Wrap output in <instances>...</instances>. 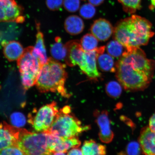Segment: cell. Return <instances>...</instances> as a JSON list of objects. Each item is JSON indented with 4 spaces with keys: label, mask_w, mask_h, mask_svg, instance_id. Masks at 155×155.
Masks as SVG:
<instances>
[{
    "label": "cell",
    "mask_w": 155,
    "mask_h": 155,
    "mask_svg": "<svg viewBox=\"0 0 155 155\" xmlns=\"http://www.w3.org/2000/svg\"><path fill=\"white\" fill-rule=\"evenodd\" d=\"M151 2L152 6L155 8V0H151Z\"/></svg>",
    "instance_id": "836d02e7"
},
{
    "label": "cell",
    "mask_w": 155,
    "mask_h": 155,
    "mask_svg": "<svg viewBox=\"0 0 155 155\" xmlns=\"http://www.w3.org/2000/svg\"><path fill=\"white\" fill-rule=\"evenodd\" d=\"M23 9L15 0H0V22L22 23Z\"/></svg>",
    "instance_id": "ba28073f"
},
{
    "label": "cell",
    "mask_w": 155,
    "mask_h": 155,
    "mask_svg": "<svg viewBox=\"0 0 155 155\" xmlns=\"http://www.w3.org/2000/svg\"><path fill=\"white\" fill-rule=\"evenodd\" d=\"M89 2L94 6L100 5L103 2L104 0H88Z\"/></svg>",
    "instance_id": "d6a6232c"
},
{
    "label": "cell",
    "mask_w": 155,
    "mask_h": 155,
    "mask_svg": "<svg viewBox=\"0 0 155 155\" xmlns=\"http://www.w3.org/2000/svg\"><path fill=\"white\" fill-rule=\"evenodd\" d=\"M2 126L9 130L17 141V146L25 155H51L48 148L46 132L34 133L8 124L3 121Z\"/></svg>",
    "instance_id": "277c9868"
},
{
    "label": "cell",
    "mask_w": 155,
    "mask_h": 155,
    "mask_svg": "<svg viewBox=\"0 0 155 155\" xmlns=\"http://www.w3.org/2000/svg\"><path fill=\"white\" fill-rule=\"evenodd\" d=\"M95 121L99 128V137L102 142L109 143L114 137V134L110 127L108 112L106 110L100 111L96 110L94 112Z\"/></svg>",
    "instance_id": "30bf717a"
},
{
    "label": "cell",
    "mask_w": 155,
    "mask_h": 155,
    "mask_svg": "<svg viewBox=\"0 0 155 155\" xmlns=\"http://www.w3.org/2000/svg\"><path fill=\"white\" fill-rule=\"evenodd\" d=\"M123 6L125 12L133 14L140 9L142 0H118Z\"/></svg>",
    "instance_id": "603a6c76"
},
{
    "label": "cell",
    "mask_w": 155,
    "mask_h": 155,
    "mask_svg": "<svg viewBox=\"0 0 155 155\" xmlns=\"http://www.w3.org/2000/svg\"><path fill=\"white\" fill-rule=\"evenodd\" d=\"M69 106L60 110L51 127L45 132L63 139L78 137L81 133L90 129L89 126H83L80 120L71 114Z\"/></svg>",
    "instance_id": "5b68a950"
},
{
    "label": "cell",
    "mask_w": 155,
    "mask_h": 155,
    "mask_svg": "<svg viewBox=\"0 0 155 155\" xmlns=\"http://www.w3.org/2000/svg\"><path fill=\"white\" fill-rule=\"evenodd\" d=\"M114 37L126 48L147 45L154 35L148 20L133 15L122 20L114 30Z\"/></svg>",
    "instance_id": "7a4b0ae2"
},
{
    "label": "cell",
    "mask_w": 155,
    "mask_h": 155,
    "mask_svg": "<svg viewBox=\"0 0 155 155\" xmlns=\"http://www.w3.org/2000/svg\"><path fill=\"white\" fill-rule=\"evenodd\" d=\"M55 41L52 45L50 51L52 58L58 61H65L67 55V49L65 45L63 44L61 38L57 37Z\"/></svg>",
    "instance_id": "ac0fdd59"
},
{
    "label": "cell",
    "mask_w": 155,
    "mask_h": 155,
    "mask_svg": "<svg viewBox=\"0 0 155 155\" xmlns=\"http://www.w3.org/2000/svg\"><path fill=\"white\" fill-rule=\"evenodd\" d=\"M139 143L145 154L155 155V132L149 127L144 128L141 131Z\"/></svg>",
    "instance_id": "4fadbf2b"
},
{
    "label": "cell",
    "mask_w": 155,
    "mask_h": 155,
    "mask_svg": "<svg viewBox=\"0 0 155 155\" xmlns=\"http://www.w3.org/2000/svg\"><path fill=\"white\" fill-rule=\"evenodd\" d=\"M97 64L101 70L104 72H115L113 57L110 54L104 53L100 54L97 58Z\"/></svg>",
    "instance_id": "d6986e66"
},
{
    "label": "cell",
    "mask_w": 155,
    "mask_h": 155,
    "mask_svg": "<svg viewBox=\"0 0 155 155\" xmlns=\"http://www.w3.org/2000/svg\"><path fill=\"white\" fill-rule=\"evenodd\" d=\"M122 85L115 81H112L106 85L107 94L111 97L114 98L119 97L122 93Z\"/></svg>",
    "instance_id": "cb8c5ba5"
},
{
    "label": "cell",
    "mask_w": 155,
    "mask_h": 155,
    "mask_svg": "<svg viewBox=\"0 0 155 155\" xmlns=\"http://www.w3.org/2000/svg\"><path fill=\"white\" fill-rule=\"evenodd\" d=\"M149 127L151 130L155 132V113L150 118Z\"/></svg>",
    "instance_id": "1f68e13d"
},
{
    "label": "cell",
    "mask_w": 155,
    "mask_h": 155,
    "mask_svg": "<svg viewBox=\"0 0 155 155\" xmlns=\"http://www.w3.org/2000/svg\"><path fill=\"white\" fill-rule=\"evenodd\" d=\"M4 55L10 61H17L23 55L25 49L20 43L16 41H3Z\"/></svg>",
    "instance_id": "5bb4252c"
},
{
    "label": "cell",
    "mask_w": 155,
    "mask_h": 155,
    "mask_svg": "<svg viewBox=\"0 0 155 155\" xmlns=\"http://www.w3.org/2000/svg\"><path fill=\"white\" fill-rule=\"evenodd\" d=\"M124 46L115 40L110 41L106 46L107 53L114 58H120L124 52Z\"/></svg>",
    "instance_id": "7402d4cb"
},
{
    "label": "cell",
    "mask_w": 155,
    "mask_h": 155,
    "mask_svg": "<svg viewBox=\"0 0 155 155\" xmlns=\"http://www.w3.org/2000/svg\"><path fill=\"white\" fill-rule=\"evenodd\" d=\"M83 1H86V0H83Z\"/></svg>",
    "instance_id": "d590c367"
},
{
    "label": "cell",
    "mask_w": 155,
    "mask_h": 155,
    "mask_svg": "<svg viewBox=\"0 0 155 155\" xmlns=\"http://www.w3.org/2000/svg\"><path fill=\"white\" fill-rule=\"evenodd\" d=\"M65 66L53 58H48L42 65L36 83L37 88L41 93L58 92L65 97L69 95L65 88L68 75Z\"/></svg>",
    "instance_id": "3957f363"
},
{
    "label": "cell",
    "mask_w": 155,
    "mask_h": 155,
    "mask_svg": "<svg viewBox=\"0 0 155 155\" xmlns=\"http://www.w3.org/2000/svg\"><path fill=\"white\" fill-rule=\"evenodd\" d=\"M81 150L83 155H103L106 154V146L97 143L93 140L85 141Z\"/></svg>",
    "instance_id": "e0dca14e"
},
{
    "label": "cell",
    "mask_w": 155,
    "mask_h": 155,
    "mask_svg": "<svg viewBox=\"0 0 155 155\" xmlns=\"http://www.w3.org/2000/svg\"><path fill=\"white\" fill-rule=\"evenodd\" d=\"M96 12V10L94 6L90 3L83 5L79 11L81 16L86 19L92 18L95 15Z\"/></svg>",
    "instance_id": "d4e9b609"
},
{
    "label": "cell",
    "mask_w": 155,
    "mask_h": 155,
    "mask_svg": "<svg viewBox=\"0 0 155 155\" xmlns=\"http://www.w3.org/2000/svg\"><path fill=\"white\" fill-rule=\"evenodd\" d=\"M63 0H46V4L48 7L52 11L59 9L62 5Z\"/></svg>",
    "instance_id": "f546056e"
},
{
    "label": "cell",
    "mask_w": 155,
    "mask_h": 155,
    "mask_svg": "<svg viewBox=\"0 0 155 155\" xmlns=\"http://www.w3.org/2000/svg\"><path fill=\"white\" fill-rule=\"evenodd\" d=\"M154 66L140 48H126L116 64V77L126 90H142L150 83Z\"/></svg>",
    "instance_id": "6da1fadb"
},
{
    "label": "cell",
    "mask_w": 155,
    "mask_h": 155,
    "mask_svg": "<svg viewBox=\"0 0 155 155\" xmlns=\"http://www.w3.org/2000/svg\"><path fill=\"white\" fill-rule=\"evenodd\" d=\"M0 155H25L20 149L16 146H11L0 151Z\"/></svg>",
    "instance_id": "f1b7e54d"
},
{
    "label": "cell",
    "mask_w": 155,
    "mask_h": 155,
    "mask_svg": "<svg viewBox=\"0 0 155 155\" xmlns=\"http://www.w3.org/2000/svg\"><path fill=\"white\" fill-rule=\"evenodd\" d=\"M80 43L83 50L88 52L98 48V40L93 34H87L83 36Z\"/></svg>",
    "instance_id": "44dd1931"
},
{
    "label": "cell",
    "mask_w": 155,
    "mask_h": 155,
    "mask_svg": "<svg viewBox=\"0 0 155 155\" xmlns=\"http://www.w3.org/2000/svg\"><path fill=\"white\" fill-rule=\"evenodd\" d=\"M13 146L17 147L16 139L10 132L0 125V151Z\"/></svg>",
    "instance_id": "ffe728a7"
},
{
    "label": "cell",
    "mask_w": 155,
    "mask_h": 155,
    "mask_svg": "<svg viewBox=\"0 0 155 155\" xmlns=\"http://www.w3.org/2000/svg\"><path fill=\"white\" fill-rule=\"evenodd\" d=\"M37 33L36 35V41L33 53L38 58L41 64L43 65L48 59L44 40V35L40 30V24L36 23Z\"/></svg>",
    "instance_id": "9a60e30c"
},
{
    "label": "cell",
    "mask_w": 155,
    "mask_h": 155,
    "mask_svg": "<svg viewBox=\"0 0 155 155\" xmlns=\"http://www.w3.org/2000/svg\"><path fill=\"white\" fill-rule=\"evenodd\" d=\"M114 29L109 21L103 18L97 19L91 28V34L99 41H105L114 33Z\"/></svg>",
    "instance_id": "7c38bea8"
},
{
    "label": "cell",
    "mask_w": 155,
    "mask_h": 155,
    "mask_svg": "<svg viewBox=\"0 0 155 155\" xmlns=\"http://www.w3.org/2000/svg\"><path fill=\"white\" fill-rule=\"evenodd\" d=\"M68 155H83L82 150L78 148H71L68 152Z\"/></svg>",
    "instance_id": "4dcf8cb0"
},
{
    "label": "cell",
    "mask_w": 155,
    "mask_h": 155,
    "mask_svg": "<svg viewBox=\"0 0 155 155\" xmlns=\"http://www.w3.org/2000/svg\"><path fill=\"white\" fill-rule=\"evenodd\" d=\"M1 43L2 44V34L1 32H0V44Z\"/></svg>",
    "instance_id": "e575fe53"
},
{
    "label": "cell",
    "mask_w": 155,
    "mask_h": 155,
    "mask_svg": "<svg viewBox=\"0 0 155 155\" xmlns=\"http://www.w3.org/2000/svg\"><path fill=\"white\" fill-rule=\"evenodd\" d=\"M11 121L13 126L19 127L25 125L26 123V119L24 115L19 112H15L11 116Z\"/></svg>",
    "instance_id": "484cf974"
},
{
    "label": "cell",
    "mask_w": 155,
    "mask_h": 155,
    "mask_svg": "<svg viewBox=\"0 0 155 155\" xmlns=\"http://www.w3.org/2000/svg\"><path fill=\"white\" fill-rule=\"evenodd\" d=\"M105 46L97 48L93 51L85 52L82 62L79 66L82 72L92 80L97 81L101 76L97 68V58L104 53Z\"/></svg>",
    "instance_id": "9c48e42d"
},
{
    "label": "cell",
    "mask_w": 155,
    "mask_h": 155,
    "mask_svg": "<svg viewBox=\"0 0 155 155\" xmlns=\"http://www.w3.org/2000/svg\"><path fill=\"white\" fill-rule=\"evenodd\" d=\"M79 0H64V6L68 11L70 12H76L80 7Z\"/></svg>",
    "instance_id": "83f0119b"
},
{
    "label": "cell",
    "mask_w": 155,
    "mask_h": 155,
    "mask_svg": "<svg viewBox=\"0 0 155 155\" xmlns=\"http://www.w3.org/2000/svg\"><path fill=\"white\" fill-rule=\"evenodd\" d=\"M59 111L57 103L53 101L42 106L33 116L29 117L28 123L38 132H45L51 127Z\"/></svg>",
    "instance_id": "52a82bcc"
},
{
    "label": "cell",
    "mask_w": 155,
    "mask_h": 155,
    "mask_svg": "<svg viewBox=\"0 0 155 155\" xmlns=\"http://www.w3.org/2000/svg\"><path fill=\"white\" fill-rule=\"evenodd\" d=\"M141 150L139 143L133 141L127 145L126 148V153L131 155H139L140 154Z\"/></svg>",
    "instance_id": "4316f807"
},
{
    "label": "cell",
    "mask_w": 155,
    "mask_h": 155,
    "mask_svg": "<svg viewBox=\"0 0 155 155\" xmlns=\"http://www.w3.org/2000/svg\"><path fill=\"white\" fill-rule=\"evenodd\" d=\"M67 49V55L65 61L69 66L80 65L85 51L80 42L78 40H71L65 44Z\"/></svg>",
    "instance_id": "8fae6325"
},
{
    "label": "cell",
    "mask_w": 155,
    "mask_h": 155,
    "mask_svg": "<svg viewBox=\"0 0 155 155\" xmlns=\"http://www.w3.org/2000/svg\"><path fill=\"white\" fill-rule=\"evenodd\" d=\"M66 32L71 35H76L81 33L84 30V22L80 17L72 15L66 19L64 24Z\"/></svg>",
    "instance_id": "2e32d148"
},
{
    "label": "cell",
    "mask_w": 155,
    "mask_h": 155,
    "mask_svg": "<svg viewBox=\"0 0 155 155\" xmlns=\"http://www.w3.org/2000/svg\"><path fill=\"white\" fill-rule=\"evenodd\" d=\"M33 46L25 48L24 53L17 61L22 86L27 90L35 85L42 65L33 53Z\"/></svg>",
    "instance_id": "8992f818"
}]
</instances>
